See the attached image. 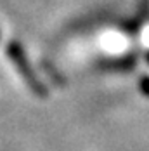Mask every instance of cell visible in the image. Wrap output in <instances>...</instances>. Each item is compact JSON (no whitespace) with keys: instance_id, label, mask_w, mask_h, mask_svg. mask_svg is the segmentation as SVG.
I'll return each instance as SVG.
<instances>
[{"instance_id":"cell-1","label":"cell","mask_w":149,"mask_h":151,"mask_svg":"<svg viewBox=\"0 0 149 151\" xmlns=\"http://www.w3.org/2000/svg\"><path fill=\"white\" fill-rule=\"evenodd\" d=\"M5 54L11 59V63L14 64V68L17 70V73L21 75L23 82L30 87V91L37 96V97H47V87L42 83V80L37 76L33 66H31L30 59L24 52V47L21 45L17 40H11L7 47H5Z\"/></svg>"},{"instance_id":"cell-2","label":"cell","mask_w":149,"mask_h":151,"mask_svg":"<svg viewBox=\"0 0 149 151\" xmlns=\"http://www.w3.org/2000/svg\"><path fill=\"white\" fill-rule=\"evenodd\" d=\"M140 89H142L144 94H148L149 96V76H144V78H142V82H140Z\"/></svg>"},{"instance_id":"cell-3","label":"cell","mask_w":149,"mask_h":151,"mask_svg":"<svg viewBox=\"0 0 149 151\" xmlns=\"http://www.w3.org/2000/svg\"><path fill=\"white\" fill-rule=\"evenodd\" d=\"M0 38H2V30H0Z\"/></svg>"}]
</instances>
